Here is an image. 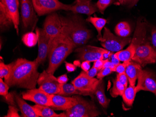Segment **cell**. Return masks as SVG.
<instances>
[{
	"label": "cell",
	"mask_w": 156,
	"mask_h": 117,
	"mask_svg": "<svg viewBox=\"0 0 156 117\" xmlns=\"http://www.w3.org/2000/svg\"><path fill=\"white\" fill-rule=\"evenodd\" d=\"M130 61H127L123 62V63L119 64L118 65L115 66L114 71L117 72L118 73H124L125 72L126 68L128 66Z\"/></svg>",
	"instance_id": "e575fe53"
},
{
	"label": "cell",
	"mask_w": 156,
	"mask_h": 117,
	"mask_svg": "<svg viewBox=\"0 0 156 117\" xmlns=\"http://www.w3.org/2000/svg\"><path fill=\"white\" fill-rule=\"evenodd\" d=\"M132 60L142 67L156 62V51L147 39L136 45L135 53Z\"/></svg>",
	"instance_id": "9c48e42d"
},
{
	"label": "cell",
	"mask_w": 156,
	"mask_h": 117,
	"mask_svg": "<svg viewBox=\"0 0 156 117\" xmlns=\"http://www.w3.org/2000/svg\"><path fill=\"white\" fill-rule=\"evenodd\" d=\"M9 86L3 81L2 78H0V95L3 97L9 94Z\"/></svg>",
	"instance_id": "1f68e13d"
},
{
	"label": "cell",
	"mask_w": 156,
	"mask_h": 117,
	"mask_svg": "<svg viewBox=\"0 0 156 117\" xmlns=\"http://www.w3.org/2000/svg\"><path fill=\"white\" fill-rule=\"evenodd\" d=\"M110 57L111 58V62L113 63V64H114L115 66H116L120 64V61L115 57L114 53H113Z\"/></svg>",
	"instance_id": "f6af8a7d"
},
{
	"label": "cell",
	"mask_w": 156,
	"mask_h": 117,
	"mask_svg": "<svg viewBox=\"0 0 156 117\" xmlns=\"http://www.w3.org/2000/svg\"><path fill=\"white\" fill-rule=\"evenodd\" d=\"M32 3L38 16L64 10L68 11L69 4H64L58 0H32Z\"/></svg>",
	"instance_id": "30bf717a"
},
{
	"label": "cell",
	"mask_w": 156,
	"mask_h": 117,
	"mask_svg": "<svg viewBox=\"0 0 156 117\" xmlns=\"http://www.w3.org/2000/svg\"><path fill=\"white\" fill-rule=\"evenodd\" d=\"M98 71H99L97 69L93 67L91 69L89 70L87 72H85V73L89 77H94L98 74Z\"/></svg>",
	"instance_id": "ab89813d"
},
{
	"label": "cell",
	"mask_w": 156,
	"mask_h": 117,
	"mask_svg": "<svg viewBox=\"0 0 156 117\" xmlns=\"http://www.w3.org/2000/svg\"><path fill=\"white\" fill-rule=\"evenodd\" d=\"M66 68L67 71L69 72H73L76 69V67L74 64L66 62H65Z\"/></svg>",
	"instance_id": "7bdbcfd3"
},
{
	"label": "cell",
	"mask_w": 156,
	"mask_h": 117,
	"mask_svg": "<svg viewBox=\"0 0 156 117\" xmlns=\"http://www.w3.org/2000/svg\"><path fill=\"white\" fill-rule=\"evenodd\" d=\"M139 0H129L128 3L127 4V6L129 8H132L134 6H135L137 2H139Z\"/></svg>",
	"instance_id": "bcb514c9"
},
{
	"label": "cell",
	"mask_w": 156,
	"mask_h": 117,
	"mask_svg": "<svg viewBox=\"0 0 156 117\" xmlns=\"http://www.w3.org/2000/svg\"><path fill=\"white\" fill-rule=\"evenodd\" d=\"M4 100L9 105H13L16 106V101L15 97V92H11L9 93L7 96L4 97Z\"/></svg>",
	"instance_id": "836d02e7"
},
{
	"label": "cell",
	"mask_w": 156,
	"mask_h": 117,
	"mask_svg": "<svg viewBox=\"0 0 156 117\" xmlns=\"http://www.w3.org/2000/svg\"><path fill=\"white\" fill-rule=\"evenodd\" d=\"M60 18L61 33L71 41L75 49L84 46L92 38V32L87 27L83 18L78 14L66 17L60 15Z\"/></svg>",
	"instance_id": "7a4b0ae2"
},
{
	"label": "cell",
	"mask_w": 156,
	"mask_h": 117,
	"mask_svg": "<svg viewBox=\"0 0 156 117\" xmlns=\"http://www.w3.org/2000/svg\"><path fill=\"white\" fill-rule=\"evenodd\" d=\"M58 81L60 84H64L68 81V78L66 74H63L57 78Z\"/></svg>",
	"instance_id": "ee69618b"
},
{
	"label": "cell",
	"mask_w": 156,
	"mask_h": 117,
	"mask_svg": "<svg viewBox=\"0 0 156 117\" xmlns=\"http://www.w3.org/2000/svg\"><path fill=\"white\" fill-rule=\"evenodd\" d=\"M24 100L34 102L36 105L50 107L52 105L51 94L40 88L28 89L21 94Z\"/></svg>",
	"instance_id": "5bb4252c"
},
{
	"label": "cell",
	"mask_w": 156,
	"mask_h": 117,
	"mask_svg": "<svg viewBox=\"0 0 156 117\" xmlns=\"http://www.w3.org/2000/svg\"><path fill=\"white\" fill-rule=\"evenodd\" d=\"M35 60L29 61L25 58H18L13 62L9 77L4 80L9 87L31 89L36 88L40 73Z\"/></svg>",
	"instance_id": "6da1fadb"
},
{
	"label": "cell",
	"mask_w": 156,
	"mask_h": 117,
	"mask_svg": "<svg viewBox=\"0 0 156 117\" xmlns=\"http://www.w3.org/2000/svg\"><path fill=\"white\" fill-rule=\"evenodd\" d=\"M15 97L17 106L21 112V117H39L35 112L33 106H30L25 102L24 99L19 94L15 92Z\"/></svg>",
	"instance_id": "d6986e66"
},
{
	"label": "cell",
	"mask_w": 156,
	"mask_h": 117,
	"mask_svg": "<svg viewBox=\"0 0 156 117\" xmlns=\"http://www.w3.org/2000/svg\"><path fill=\"white\" fill-rule=\"evenodd\" d=\"M116 78L124 85L125 88L128 87L129 79L125 72L122 73H118L117 74V76H116Z\"/></svg>",
	"instance_id": "d590c367"
},
{
	"label": "cell",
	"mask_w": 156,
	"mask_h": 117,
	"mask_svg": "<svg viewBox=\"0 0 156 117\" xmlns=\"http://www.w3.org/2000/svg\"><path fill=\"white\" fill-rule=\"evenodd\" d=\"M74 49L72 43L62 33L50 40L48 55L49 65L46 71L54 74Z\"/></svg>",
	"instance_id": "3957f363"
},
{
	"label": "cell",
	"mask_w": 156,
	"mask_h": 117,
	"mask_svg": "<svg viewBox=\"0 0 156 117\" xmlns=\"http://www.w3.org/2000/svg\"><path fill=\"white\" fill-rule=\"evenodd\" d=\"M68 11L73 14H83L90 16L98 11L96 4L91 0H75L73 4H69Z\"/></svg>",
	"instance_id": "e0dca14e"
},
{
	"label": "cell",
	"mask_w": 156,
	"mask_h": 117,
	"mask_svg": "<svg viewBox=\"0 0 156 117\" xmlns=\"http://www.w3.org/2000/svg\"><path fill=\"white\" fill-rule=\"evenodd\" d=\"M74 52L77 53V57L80 60L90 61V62L99 59H108L114 53L104 48L91 45H84L76 48Z\"/></svg>",
	"instance_id": "8992f818"
},
{
	"label": "cell",
	"mask_w": 156,
	"mask_h": 117,
	"mask_svg": "<svg viewBox=\"0 0 156 117\" xmlns=\"http://www.w3.org/2000/svg\"><path fill=\"white\" fill-rule=\"evenodd\" d=\"M98 40L103 48L111 52H116L122 50L126 45L130 43L132 39L115 36L109 29L104 27L103 36Z\"/></svg>",
	"instance_id": "ba28073f"
},
{
	"label": "cell",
	"mask_w": 156,
	"mask_h": 117,
	"mask_svg": "<svg viewBox=\"0 0 156 117\" xmlns=\"http://www.w3.org/2000/svg\"><path fill=\"white\" fill-rule=\"evenodd\" d=\"M138 82L136 86L137 92L145 91L156 94V76L148 70H142L138 75Z\"/></svg>",
	"instance_id": "9a60e30c"
},
{
	"label": "cell",
	"mask_w": 156,
	"mask_h": 117,
	"mask_svg": "<svg viewBox=\"0 0 156 117\" xmlns=\"http://www.w3.org/2000/svg\"><path fill=\"white\" fill-rule=\"evenodd\" d=\"M151 40L152 46L156 51V27H154L151 30Z\"/></svg>",
	"instance_id": "74e56055"
},
{
	"label": "cell",
	"mask_w": 156,
	"mask_h": 117,
	"mask_svg": "<svg viewBox=\"0 0 156 117\" xmlns=\"http://www.w3.org/2000/svg\"><path fill=\"white\" fill-rule=\"evenodd\" d=\"M20 3L23 29L33 31L36 28L38 18L32 0H20Z\"/></svg>",
	"instance_id": "52a82bcc"
},
{
	"label": "cell",
	"mask_w": 156,
	"mask_h": 117,
	"mask_svg": "<svg viewBox=\"0 0 156 117\" xmlns=\"http://www.w3.org/2000/svg\"><path fill=\"white\" fill-rule=\"evenodd\" d=\"M23 43L28 47H33L37 43V35L33 31H30L25 33L22 38Z\"/></svg>",
	"instance_id": "83f0119b"
},
{
	"label": "cell",
	"mask_w": 156,
	"mask_h": 117,
	"mask_svg": "<svg viewBox=\"0 0 156 117\" xmlns=\"http://www.w3.org/2000/svg\"><path fill=\"white\" fill-rule=\"evenodd\" d=\"M19 0H0V29L2 32L12 27L19 35Z\"/></svg>",
	"instance_id": "277c9868"
},
{
	"label": "cell",
	"mask_w": 156,
	"mask_h": 117,
	"mask_svg": "<svg viewBox=\"0 0 156 117\" xmlns=\"http://www.w3.org/2000/svg\"><path fill=\"white\" fill-rule=\"evenodd\" d=\"M60 92L58 94L62 96L66 97L73 95H81L85 96L84 93L78 90L72 84H69L66 83L64 84H60Z\"/></svg>",
	"instance_id": "484cf974"
},
{
	"label": "cell",
	"mask_w": 156,
	"mask_h": 117,
	"mask_svg": "<svg viewBox=\"0 0 156 117\" xmlns=\"http://www.w3.org/2000/svg\"><path fill=\"white\" fill-rule=\"evenodd\" d=\"M52 105L51 108L53 110L66 111L73 107L77 103L74 96L72 97L62 96L59 94H51Z\"/></svg>",
	"instance_id": "ac0fdd59"
},
{
	"label": "cell",
	"mask_w": 156,
	"mask_h": 117,
	"mask_svg": "<svg viewBox=\"0 0 156 117\" xmlns=\"http://www.w3.org/2000/svg\"><path fill=\"white\" fill-rule=\"evenodd\" d=\"M104 63V60H103V59H99V60L94 62L93 67L96 68L99 71H100L102 69Z\"/></svg>",
	"instance_id": "f35d334b"
},
{
	"label": "cell",
	"mask_w": 156,
	"mask_h": 117,
	"mask_svg": "<svg viewBox=\"0 0 156 117\" xmlns=\"http://www.w3.org/2000/svg\"><path fill=\"white\" fill-rule=\"evenodd\" d=\"M112 72H113V70L110 68H102L97 74V78L98 79H102L103 77L111 74Z\"/></svg>",
	"instance_id": "8d00e7d4"
},
{
	"label": "cell",
	"mask_w": 156,
	"mask_h": 117,
	"mask_svg": "<svg viewBox=\"0 0 156 117\" xmlns=\"http://www.w3.org/2000/svg\"><path fill=\"white\" fill-rule=\"evenodd\" d=\"M90 62L88 61H84L80 65L81 69L83 71L87 72L90 69Z\"/></svg>",
	"instance_id": "60d3db41"
},
{
	"label": "cell",
	"mask_w": 156,
	"mask_h": 117,
	"mask_svg": "<svg viewBox=\"0 0 156 117\" xmlns=\"http://www.w3.org/2000/svg\"><path fill=\"white\" fill-rule=\"evenodd\" d=\"M137 92L135 85H129L125 89L122 95V99L127 105L132 106Z\"/></svg>",
	"instance_id": "d4e9b609"
},
{
	"label": "cell",
	"mask_w": 156,
	"mask_h": 117,
	"mask_svg": "<svg viewBox=\"0 0 156 117\" xmlns=\"http://www.w3.org/2000/svg\"><path fill=\"white\" fill-rule=\"evenodd\" d=\"M131 29L129 23L126 22H119L115 26V32L117 36L128 37L130 35Z\"/></svg>",
	"instance_id": "4316f807"
},
{
	"label": "cell",
	"mask_w": 156,
	"mask_h": 117,
	"mask_svg": "<svg viewBox=\"0 0 156 117\" xmlns=\"http://www.w3.org/2000/svg\"><path fill=\"white\" fill-rule=\"evenodd\" d=\"M35 31L38 39V55L35 61L37 66H39L45 62L48 57L50 39L46 35L43 29L36 27Z\"/></svg>",
	"instance_id": "2e32d148"
},
{
	"label": "cell",
	"mask_w": 156,
	"mask_h": 117,
	"mask_svg": "<svg viewBox=\"0 0 156 117\" xmlns=\"http://www.w3.org/2000/svg\"><path fill=\"white\" fill-rule=\"evenodd\" d=\"M100 80L101 79L89 77L83 71L72 82V84L78 90L84 93L85 96L92 97L94 95L96 87Z\"/></svg>",
	"instance_id": "8fae6325"
},
{
	"label": "cell",
	"mask_w": 156,
	"mask_h": 117,
	"mask_svg": "<svg viewBox=\"0 0 156 117\" xmlns=\"http://www.w3.org/2000/svg\"><path fill=\"white\" fill-rule=\"evenodd\" d=\"M118 0H98L96 3L99 12L102 14L104 13L106 9L113 4H115Z\"/></svg>",
	"instance_id": "4dcf8cb0"
},
{
	"label": "cell",
	"mask_w": 156,
	"mask_h": 117,
	"mask_svg": "<svg viewBox=\"0 0 156 117\" xmlns=\"http://www.w3.org/2000/svg\"><path fill=\"white\" fill-rule=\"evenodd\" d=\"M86 21L90 22L95 27V28L98 32V35L97 36L98 39L102 38L101 31L107 22V20L104 18H100L96 16L93 17V16H89L87 18Z\"/></svg>",
	"instance_id": "cb8c5ba5"
},
{
	"label": "cell",
	"mask_w": 156,
	"mask_h": 117,
	"mask_svg": "<svg viewBox=\"0 0 156 117\" xmlns=\"http://www.w3.org/2000/svg\"><path fill=\"white\" fill-rule=\"evenodd\" d=\"M113 87L110 89V95L113 98L117 97L118 96H122L125 89L124 85L117 79H113Z\"/></svg>",
	"instance_id": "f1b7e54d"
},
{
	"label": "cell",
	"mask_w": 156,
	"mask_h": 117,
	"mask_svg": "<svg viewBox=\"0 0 156 117\" xmlns=\"http://www.w3.org/2000/svg\"><path fill=\"white\" fill-rule=\"evenodd\" d=\"M18 108L16 106L13 105H9V110L8 111V113L7 115L4 116L5 117H20L21 116L18 114Z\"/></svg>",
	"instance_id": "d6a6232c"
},
{
	"label": "cell",
	"mask_w": 156,
	"mask_h": 117,
	"mask_svg": "<svg viewBox=\"0 0 156 117\" xmlns=\"http://www.w3.org/2000/svg\"><path fill=\"white\" fill-rule=\"evenodd\" d=\"M33 107L38 117H66L64 112L57 114L54 112L53 109L49 106L36 105Z\"/></svg>",
	"instance_id": "7402d4cb"
},
{
	"label": "cell",
	"mask_w": 156,
	"mask_h": 117,
	"mask_svg": "<svg viewBox=\"0 0 156 117\" xmlns=\"http://www.w3.org/2000/svg\"><path fill=\"white\" fill-rule=\"evenodd\" d=\"M118 1H119V3L122 5H127L129 2V0H118Z\"/></svg>",
	"instance_id": "7dc6e473"
},
{
	"label": "cell",
	"mask_w": 156,
	"mask_h": 117,
	"mask_svg": "<svg viewBox=\"0 0 156 117\" xmlns=\"http://www.w3.org/2000/svg\"><path fill=\"white\" fill-rule=\"evenodd\" d=\"M98 102L100 104L106 109L109 105L110 100L106 97L105 93V85L103 79H101L100 81L98 84L94 92Z\"/></svg>",
	"instance_id": "44dd1931"
},
{
	"label": "cell",
	"mask_w": 156,
	"mask_h": 117,
	"mask_svg": "<svg viewBox=\"0 0 156 117\" xmlns=\"http://www.w3.org/2000/svg\"><path fill=\"white\" fill-rule=\"evenodd\" d=\"M13 62L9 64H6L1 61L0 63V78L3 79L4 80H7L9 77L11 69L13 67Z\"/></svg>",
	"instance_id": "f546056e"
},
{
	"label": "cell",
	"mask_w": 156,
	"mask_h": 117,
	"mask_svg": "<svg viewBox=\"0 0 156 117\" xmlns=\"http://www.w3.org/2000/svg\"><path fill=\"white\" fill-rule=\"evenodd\" d=\"M37 84L39 88L42 89L50 94H58L60 92V84L57 78L53 74L48 73L46 71H44L40 73Z\"/></svg>",
	"instance_id": "7c38bea8"
},
{
	"label": "cell",
	"mask_w": 156,
	"mask_h": 117,
	"mask_svg": "<svg viewBox=\"0 0 156 117\" xmlns=\"http://www.w3.org/2000/svg\"><path fill=\"white\" fill-rule=\"evenodd\" d=\"M74 96L77 103L65 111L66 117H96L100 115L101 112L94 102L85 99L79 95Z\"/></svg>",
	"instance_id": "5b68a950"
},
{
	"label": "cell",
	"mask_w": 156,
	"mask_h": 117,
	"mask_svg": "<svg viewBox=\"0 0 156 117\" xmlns=\"http://www.w3.org/2000/svg\"><path fill=\"white\" fill-rule=\"evenodd\" d=\"M142 70V66L140 64L135 62H133L130 61L125 72L128 78L129 85L132 86L135 85L138 75Z\"/></svg>",
	"instance_id": "ffe728a7"
},
{
	"label": "cell",
	"mask_w": 156,
	"mask_h": 117,
	"mask_svg": "<svg viewBox=\"0 0 156 117\" xmlns=\"http://www.w3.org/2000/svg\"><path fill=\"white\" fill-rule=\"evenodd\" d=\"M43 29L50 40L61 34L62 23L60 15L56 12L48 14L44 22Z\"/></svg>",
	"instance_id": "4fadbf2b"
},
{
	"label": "cell",
	"mask_w": 156,
	"mask_h": 117,
	"mask_svg": "<svg viewBox=\"0 0 156 117\" xmlns=\"http://www.w3.org/2000/svg\"><path fill=\"white\" fill-rule=\"evenodd\" d=\"M115 67V65L113 64V63L111 62V61H109L108 58V59H106V60H104V64H103L102 68H110V69H111L113 70V71H114Z\"/></svg>",
	"instance_id": "b9f144b4"
},
{
	"label": "cell",
	"mask_w": 156,
	"mask_h": 117,
	"mask_svg": "<svg viewBox=\"0 0 156 117\" xmlns=\"http://www.w3.org/2000/svg\"><path fill=\"white\" fill-rule=\"evenodd\" d=\"M136 48L131 45L124 50H121L114 53L115 57L120 61L125 62V61H131L135 53Z\"/></svg>",
	"instance_id": "603a6c76"
}]
</instances>
